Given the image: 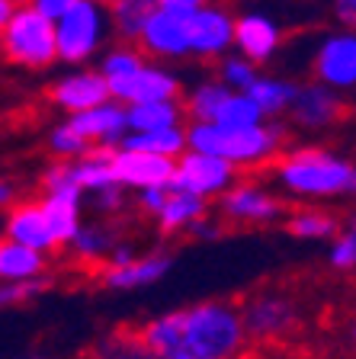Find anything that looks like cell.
I'll list each match as a JSON object with an SVG mask.
<instances>
[{"label": "cell", "instance_id": "cell-1", "mask_svg": "<svg viewBox=\"0 0 356 359\" xmlns=\"http://www.w3.org/2000/svg\"><path fill=\"white\" fill-rule=\"evenodd\" d=\"M138 330L161 359H241L244 346L251 344L241 305L225 299L161 311Z\"/></svg>", "mask_w": 356, "mask_h": 359}, {"label": "cell", "instance_id": "cell-2", "mask_svg": "<svg viewBox=\"0 0 356 359\" xmlns=\"http://www.w3.org/2000/svg\"><path fill=\"white\" fill-rule=\"evenodd\" d=\"M356 164L327 144H292L273 164L276 187L292 199L327 202L353 193Z\"/></svg>", "mask_w": 356, "mask_h": 359}, {"label": "cell", "instance_id": "cell-3", "mask_svg": "<svg viewBox=\"0 0 356 359\" xmlns=\"http://www.w3.org/2000/svg\"><path fill=\"white\" fill-rule=\"evenodd\" d=\"M186 135H190V151L216 154L235 164L237 170H253L263 164H276V157L286 151L289 126L282 119H270L253 128H222L190 122Z\"/></svg>", "mask_w": 356, "mask_h": 359}, {"label": "cell", "instance_id": "cell-4", "mask_svg": "<svg viewBox=\"0 0 356 359\" xmlns=\"http://www.w3.org/2000/svg\"><path fill=\"white\" fill-rule=\"evenodd\" d=\"M0 42H4L7 65L20 71L42 74L58 65V29L48 16H42L29 4H22L20 13L0 29Z\"/></svg>", "mask_w": 356, "mask_h": 359}, {"label": "cell", "instance_id": "cell-5", "mask_svg": "<svg viewBox=\"0 0 356 359\" xmlns=\"http://www.w3.org/2000/svg\"><path fill=\"white\" fill-rule=\"evenodd\" d=\"M58 61L67 67H84L93 61L110 42L112 32V16L106 0H77L71 13H65L58 22Z\"/></svg>", "mask_w": 356, "mask_h": 359}, {"label": "cell", "instance_id": "cell-6", "mask_svg": "<svg viewBox=\"0 0 356 359\" xmlns=\"http://www.w3.org/2000/svg\"><path fill=\"white\" fill-rule=\"evenodd\" d=\"M241 318H244V330L253 344H276L298 327L302 311L289 292L260 289L241 302Z\"/></svg>", "mask_w": 356, "mask_h": 359}, {"label": "cell", "instance_id": "cell-7", "mask_svg": "<svg viewBox=\"0 0 356 359\" xmlns=\"http://www.w3.org/2000/svg\"><path fill=\"white\" fill-rule=\"evenodd\" d=\"M216 205L222 222L241 224V228H263L286 218V202L260 180H237Z\"/></svg>", "mask_w": 356, "mask_h": 359}, {"label": "cell", "instance_id": "cell-8", "mask_svg": "<svg viewBox=\"0 0 356 359\" xmlns=\"http://www.w3.org/2000/svg\"><path fill=\"white\" fill-rule=\"evenodd\" d=\"M241 173L235 164L222 161L216 154H202V151H186L177 161V170H173L171 189L173 193H190L199 196V199H222L231 187H235Z\"/></svg>", "mask_w": 356, "mask_h": 359}, {"label": "cell", "instance_id": "cell-9", "mask_svg": "<svg viewBox=\"0 0 356 359\" xmlns=\"http://www.w3.org/2000/svg\"><path fill=\"white\" fill-rule=\"evenodd\" d=\"M312 77L337 93L356 90V32L334 29L321 36L312 55Z\"/></svg>", "mask_w": 356, "mask_h": 359}, {"label": "cell", "instance_id": "cell-10", "mask_svg": "<svg viewBox=\"0 0 356 359\" xmlns=\"http://www.w3.org/2000/svg\"><path fill=\"white\" fill-rule=\"evenodd\" d=\"M48 103L65 112L67 119H74L81 112L112 103V90L110 81L100 74L97 67H71L67 74L55 77L48 83Z\"/></svg>", "mask_w": 356, "mask_h": 359}, {"label": "cell", "instance_id": "cell-11", "mask_svg": "<svg viewBox=\"0 0 356 359\" xmlns=\"http://www.w3.org/2000/svg\"><path fill=\"white\" fill-rule=\"evenodd\" d=\"M235 26L237 13L228 4L209 0L196 16H190V39H193V58L222 61L235 52Z\"/></svg>", "mask_w": 356, "mask_h": 359}, {"label": "cell", "instance_id": "cell-12", "mask_svg": "<svg viewBox=\"0 0 356 359\" xmlns=\"http://www.w3.org/2000/svg\"><path fill=\"white\" fill-rule=\"evenodd\" d=\"M138 48L148 61L167 65V61L193 58V39H190V20L173 16L167 10H154L145 22L138 39Z\"/></svg>", "mask_w": 356, "mask_h": 359}, {"label": "cell", "instance_id": "cell-13", "mask_svg": "<svg viewBox=\"0 0 356 359\" xmlns=\"http://www.w3.org/2000/svg\"><path fill=\"white\" fill-rule=\"evenodd\" d=\"M282 48V22L273 13L257 7H247L237 13L235 26V52L244 55L253 65H267Z\"/></svg>", "mask_w": 356, "mask_h": 359}, {"label": "cell", "instance_id": "cell-14", "mask_svg": "<svg viewBox=\"0 0 356 359\" xmlns=\"http://www.w3.org/2000/svg\"><path fill=\"white\" fill-rule=\"evenodd\" d=\"M343 116H347L343 93L312 81L302 83V90H298V100L289 112V126L298 128V132H324V128L337 126Z\"/></svg>", "mask_w": 356, "mask_h": 359}, {"label": "cell", "instance_id": "cell-15", "mask_svg": "<svg viewBox=\"0 0 356 359\" xmlns=\"http://www.w3.org/2000/svg\"><path fill=\"white\" fill-rule=\"evenodd\" d=\"M112 100L122 106H135V103H161V100H180L183 93V81L173 67L148 61L135 77L122 83H112Z\"/></svg>", "mask_w": 356, "mask_h": 359}, {"label": "cell", "instance_id": "cell-16", "mask_svg": "<svg viewBox=\"0 0 356 359\" xmlns=\"http://www.w3.org/2000/svg\"><path fill=\"white\" fill-rule=\"evenodd\" d=\"M173 170H177V161H167V157H154L145 154V151H122V148L112 151L116 183L122 189H132L135 196L154 187H171Z\"/></svg>", "mask_w": 356, "mask_h": 359}, {"label": "cell", "instance_id": "cell-17", "mask_svg": "<svg viewBox=\"0 0 356 359\" xmlns=\"http://www.w3.org/2000/svg\"><path fill=\"white\" fill-rule=\"evenodd\" d=\"M4 241L32 247V250H39L45 257L52 250H61L52 234V224L45 218L42 199H20L10 212H4Z\"/></svg>", "mask_w": 356, "mask_h": 359}, {"label": "cell", "instance_id": "cell-18", "mask_svg": "<svg viewBox=\"0 0 356 359\" xmlns=\"http://www.w3.org/2000/svg\"><path fill=\"white\" fill-rule=\"evenodd\" d=\"M171 269H173V257L167 250H148L128 266H103L97 273V279L110 292H138L167 279Z\"/></svg>", "mask_w": 356, "mask_h": 359}, {"label": "cell", "instance_id": "cell-19", "mask_svg": "<svg viewBox=\"0 0 356 359\" xmlns=\"http://www.w3.org/2000/svg\"><path fill=\"white\" fill-rule=\"evenodd\" d=\"M67 122H71L93 148L116 151L128 135V106L112 100V103H103V106H97V109L81 112V116H74V119H67Z\"/></svg>", "mask_w": 356, "mask_h": 359}, {"label": "cell", "instance_id": "cell-20", "mask_svg": "<svg viewBox=\"0 0 356 359\" xmlns=\"http://www.w3.org/2000/svg\"><path fill=\"white\" fill-rule=\"evenodd\" d=\"M119 244H122V238H119L112 218H90V222L81 224V231H77V238L71 241L67 250L81 266H90L100 273Z\"/></svg>", "mask_w": 356, "mask_h": 359}, {"label": "cell", "instance_id": "cell-21", "mask_svg": "<svg viewBox=\"0 0 356 359\" xmlns=\"http://www.w3.org/2000/svg\"><path fill=\"white\" fill-rule=\"evenodd\" d=\"M282 228L296 241H334L343 231L341 218L321 205H296L292 212H286Z\"/></svg>", "mask_w": 356, "mask_h": 359}, {"label": "cell", "instance_id": "cell-22", "mask_svg": "<svg viewBox=\"0 0 356 359\" xmlns=\"http://www.w3.org/2000/svg\"><path fill=\"white\" fill-rule=\"evenodd\" d=\"M183 100H161V103H135L128 106V132H167V128H186Z\"/></svg>", "mask_w": 356, "mask_h": 359}, {"label": "cell", "instance_id": "cell-23", "mask_svg": "<svg viewBox=\"0 0 356 359\" xmlns=\"http://www.w3.org/2000/svg\"><path fill=\"white\" fill-rule=\"evenodd\" d=\"M231 100V90L225 87L218 77H206V81L193 83L183 97V109L190 122H199V126H216L222 106Z\"/></svg>", "mask_w": 356, "mask_h": 359}, {"label": "cell", "instance_id": "cell-24", "mask_svg": "<svg viewBox=\"0 0 356 359\" xmlns=\"http://www.w3.org/2000/svg\"><path fill=\"white\" fill-rule=\"evenodd\" d=\"M298 90H302V83H296L292 77L263 74L257 83H253L251 97H253V103L263 109L267 119H282V116H289L292 106H296Z\"/></svg>", "mask_w": 356, "mask_h": 359}, {"label": "cell", "instance_id": "cell-25", "mask_svg": "<svg viewBox=\"0 0 356 359\" xmlns=\"http://www.w3.org/2000/svg\"><path fill=\"white\" fill-rule=\"evenodd\" d=\"M0 276L4 283H29V279L48 276V257L32 247L4 241L0 244Z\"/></svg>", "mask_w": 356, "mask_h": 359}, {"label": "cell", "instance_id": "cell-26", "mask_svg": "<svg viewBox=\"0 0 356 359\" xmlns=\"http://www.w3.org/2000/svg\"><path fill=\"white\" fill-rule=\"evenodd\" d=\"M122 151H145L154 157L180 161L190 151V135L186 128H167V132H128L126 142L119 144Z\"/></svg>", "mask_w": 356, "mask_h": 359}, {"label": "cell", "instance_id": "cell-27", "mask_svg": "<svg viewBox=\"0 0 356 359\" xmlns=\"http://www.w3.org/2000/svg\"><path fill=\"white\" fill-rule=\"evenodd\" d=\"M87 359H161L148 344L141 330H132V327H119V330H110L90 346V356Z\"/></svg>", "mask_w": 356, "mask_h": 359}, {"label": "cell", "instance_id": "cell-28", "mask_svg": "<svg viewBox=\"0 0 356 359\" xmlns=\"http://www.w3.org/2000/svg\"><path fill=\"white\" fill-rule=\"evenodd\" d=\"M42 209L45 218L52 224V234L58 241V247H71V241L77 238L84 224V199L74 196H42Z\"/></svg>", "mask_w": 356, "mask_h": 359}, {"label": "cell", "instance_id": "cell-29", "mask_svg": "<svg viewBox=\"0 0 356 359\" xmlns=\"http://www.w3.org/2000/svg\"><path fill=\"white\" fill-rule=\"evenodd\" d=\"M206 215H209L206 199L190 196V193H171L167 209H164L161 218H157V228H161V234H190V228Z\"/></svg>", "mask_w": 356, "mask_h": 359}, {"label": "cell", "instance_id": "cell-30", "mask_svg": "<svg viewBox=\"0 0 356 359\" xmlns=\"http://www.w3.org/2000/svg\"><path fill=\"white\" fill-rule=\"evenodd\" d=\"M110 4V16H112V32L119 36V42L126 45H138L145 22L154 13V4L148 0H106Z\"/></svg>", "mask_w": 356, "mask_h": 359}, {"label": "cell", "instance_id": "cell-31", "mask_svg": "<svg viewBox=\"0 0 356 359\" xmlns=\"http://www.w3.org/2000/svg\"><path fill=\"white\" fill-rule=\"evenodd\" d=\"M71 167H74V180L84 189V196H97L110 187H119L116 173H112V151L106 148H97L81 161H71Z\"/></svg>", "mask_w": 356, "mask_h": 359}, {"label": "cell", "instance_id": "cell-32", "mask_svg": "<svg viewBox=\"0 0 356 359\" xmlns=\"http://www.w3.org/2000/svg\"><path fill=\"white\" fill-rule=\"evenodd\" d=\"M145 65H148V58L141 55L138 45L119 42V45H112V48H106L103 52L97 71L110 81V87H112V83H122V81H128V77H135Z\"/></svg>", "mask_w": 356, "mask_h": 359}, {"label": "cell", "instance_id": "cell-33", "mask_svg": "<svg viewBox=\"0 0 356 359\" xmlns=\"http://www.w3.org/2000/svg\"><path fill=\"white\" fill-rule=\"evenodd\" d=\"M45 144H48V154H52L55 161H81V157H87V154H93V151H97L67 119L48 128Z\"/></svg>", "mask_w": 356, "mask_h": 359}, {"label": "cell", "instance_id": "cell-34", "mask_svg": "<svg viewBox=\"0 0 356 359\" xmlns=\"http://www.w3.org/2000/svg\"><path fill=\"white\" fill-rule=\"evenodd\" d=\"M216 77L231 90V93H251L253 83H257L263 74H260V67L253 65V61H247L244 55L231 52L228 58H222L216 65Z\"/></svg>", "mask_w": 356, "mask_h": 359}, {"label": "cell", "instance_id": "cell-35", "mask_svg": "<svg viewBox=\"0 0 356 359\" xmlns=\"http://www.w3.org/2000/svg\"><path fill=\"white\" fill-rule=\"evenodd\" d=\"M263 122H270V119L263 116V109L253 103L251 93H231V100L222 106V112H218L216 126H222V128H253V126H263Z\"/></svg>", "mask_w": 356, "mask_h": 359}, {"label": "cell", "instance_id": "cell-36", "mask_svg": "<svg viewBox=\"0 0 356 359\" xmlns=\"http://www.w3.org/2000/svg\"><path fill=\"white\" fill-rule=\"evenodd\" d=\"M39 187H42V196H74V199H84V189L77 187L71 161L45 164L42 177H39Z\"/></svg>", "mask_w": 356, "mask_h": 359}, {"label": "cell", "instance_id": "cell-37", "mask_svg": "<svg viewBox=\"0 0 356 359\" xmlns=\"http://www.w3.org/2000/svg\"><path fill=\"white\" fill-rule=\"evenodd\" d=\"M48 285H52V276L29 279V283H0V302H4V308L29 305V302H36L39 295L48 292Z\"/></svg>", "mask_w": 356, "mask_h": 359}, {"label": "cell", "instance_id": "cell-38", "mask_svg": "<svg viewBox=\"0 0 356 359\" xmlns=\"http://www.w3.org/2000/svg\"><path fill=\"white\" fill-rule=\"evenodd\" d=\"M327 263H331L337 273H353L356 269V231L343 228V231L327 244Z\"/></svg>", "mask_w": 356, "mask_h": 359}, {"label": "cell", "instance_id": "cell-39", "mask_svg": "<svg viewBox=\"0 0 356 359\" xmlns=\"http://www.w3.org/2000/svg\"><path fill=\"white\" fill-rule=\"evenodd\" d=\"M171 187H154V189H145V193L135 196V205H138L141 215H151L157 222L161 218V212L167 209V202H171Z\"/></svg>", "mask_w": 356, "mask_h": 359}, {"label": "cell", "instance_id": "cell-40", "mask_svg": "<svg viewBox=\"0 0 356 359\" xmlns=\"http://www.w3.org/2000/svg\"><path fill=\"white\" fill-rule=\"evenodd\" d=\"M93 212H97V218H112V215H119V212L126 209V189L122 187H110V189H103V193H97L93 196Z\"/></svg>", "mask_w": 356, "mask_h": 359}, {"label": "cell", "instance_id": "cell-41", "mask_svg": "<svg viewBox=\"0 0 356 359\" xmlns=\"http://www.w3.org/2000/svg\"><path fill=\"white\" fill-rule=\"evenodd\" d=\"M29 7H36L42 16H48L52 22H58L65 13H71V7H74L77 0H26Z\"/></svg>", "mask_w": 356, "mask_h": 359}, {"label": "cell", "instance_id": "cell-42", "mask_svg": "<svg viewBox=\"0 0 356 359\" xmlns=\"http://www.w3.org/2000/svg\"><path fill=\"white\" fill-rule=\"evenodd\" d=\"M209 0H161L157 4V10H167V13L173 16H183V20H190V16H196L202 7H206Z\"/></svg>", "mask_w": 356, "mask_h": 359}, {"label": "cell", "instance_id": "cell-43", "mask_svg": "<svg viewBox=\"0 0 356 359\" xmlns=\"http://www.w3.org/2000/svg\"><path fill=\"white\" fill-rule=\"evenodd\" d=\"M331 13L341 22V29L356 32V0H331Z\"/></svg>", "mask_w": 356, "mask_h": 359}, {"label": "cell", "instance_id": "cell-44", "mask_svg": "<svg viewBox=\"0 0 356 359\" xmlns=\"http://www.w3.org/2000/svg\"><path fill=\"white\" fill-rule=\"evenodd\" d=\"M222 222H216V218H199V222L190 228V238H196V241H218L222 238Z\"/></svg>", "mask_w": 356, "mask_h": 359}, {"label": "cell", "instance_id": "cell-45", "mask_svg": "<svg viewBox=\"0 0 356 359\" xmlns=\"http://www.w3.org/2000/svg\"><path fill=\"white\" fill-rule=\"evenodd\" d=\"M138 257H141L138 247H135L132 241H122V244L112 250V257H110V263H106V266H128V263H135Z\"/></svg>", "mask_w": 356, "mask_h": 359}, {"label": "cell", "instance_id": "cell-46", "mask_svg": "<svg viewBox=\"0 0 356 359\" xmlns=\"http://www.w3.org/2000/svg\"><path fill=\"white\" fill-rule=\"evenodd\" d=\"M20 202V196H16V183L10 177L0 180V205H4V212H10Z\"/></svg>", "mask_w": 356, "mask_h": 359}, {"label": "cell", "instance_id": "cell-47", "mask_svg": "<svg viewBox=\"0 0 356 359\" xmlns=\"http://www.w3.org/2000/svg\"><path fill=\"white\" fill-rule=\"evenodd\" d=\"M20 7H22L20 0H0V29H4L16 13H20Z\"/></svg>", "mask_w": 356, "mask_h": 359}, {"label": "cell", "instance_id": "cell-48", "mask_svg": "<svg viewBox=\"0 0 356 359\" xmlns=\"http://www.w3.org/2000/svg\"><path fill=\"white\" fill-rule=\"evenodd\" d=\"M347 346H350V353H353V359H356V318L347 324Z\"/></svg>", "mask_w": 356, "mask_h": 359}, {"label": "cell", "instance_id": "cell-49", "mask_svg": "<svg viewBox=\"0 0 356 359\" xmlns=\"http://www.w3.org/2000/svg\"><path fill=\"white\" fill-rule=\"evenodd\" d=\"M13 359H55V356H52V353L36 350V353H22V356H13Z\"/></svg>", "mask_w": 356, "mask_h": 359}, {"label": "cell", "instance_id": "cell-50", "mask_svg": "<svg viewBox=\"0 0 356 359\" xmlns=\"http://www.w3.org/2000/svg\"><path fill=\"white\" fill-rule=\"evenodd\" d=\"M347 228H350V231H356V212H350V218H347Z\"/></svg>", "mask_w": 356, "mask_h": 359}, {"label": "cell", "instance_id": "cell-51", "mask_svg": "<svg viewBox=\"0 0 356 359\" xmlns=\"http://www.w3.org/2000/svg\"><path fill=\"white\" fill-rule=\"evenodd\" d=\"M350 196H356V177H353V193H350Z\"/></svg>", "mask_w": 356, "mask_h": 359}, {"label": "cell", "instance_id": "cell-52", "mask_svg": "<svg viewBox=\"0 0 356 359\" xmlns=\"http://www.w3.org/2000/svg\"><path fill=\"white\" fill-rule=\"evenodd\" d=\"M148 4H154V7H157V4H161V0H148Z\"/></svg>", "mask_w": 356, "mask_h": 359}]
</instances>
